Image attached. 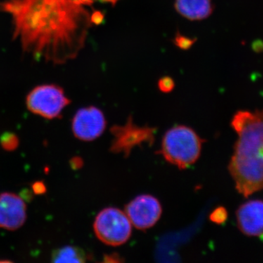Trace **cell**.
<instances>
[{"label":"cell","instance_id":"6da1fadb","mask_svg":"<svg viewBox=\"0 0 263 263\" xmlns=\"http://www.w3.org/2000/svg\"><path fill=\"white\" fill-rule=\"evenodd\" d=\"M75 0H1L13 35L36 60L62 65L84 47L94 13Z\"/></svg>","mask_w":263,"mask_h":263},{"label":"cell","instance_id":"7a4b0ae2","mask_svg":"<svg viewBox=\"0 0 263 263\" xmlns=\"http://www.w3.org/2000/svg\"><path fill=\"white\" fill-rule=\"evenodd\" d=\"M231 125L238 134L229 171L243 196L263 190V110L239 111Z\"/></svg>","mask_w":263,"mask_h":263},{"label":"cell","instance_id":"3957f363","mask_svg":"<svg viewBox=\"0 0 263 263\" xmlns=\"http://www.w3.org/2000/svg\"><path fill=\"white\" fill-rule=\"evenodd\" d=\"M202 142L192 128L175 126L164 134L160 154L179 169L188 168L200 157Z\"/></svg>","mask_w":263,"mask_h":263},{"label":"cell","instance_id":"277c9868","mask_svg":"<svg viewBox=\"0 0 263 263\" xmlns=\"http://www.w3.org/2000/svg\"><path fill=\"white\" fill-rule=\"evenodd\" d=\"M95 234L105 245L117 247L130 238L132 223L126 213L117 208L109 207L101 211L94 223Z\"/></svg>","mask_w":263,"mask_h":263},{"label":"cell","instance_id":"5b68a950","mask_svg":"<svg viewBox=\"0 0 263 263\" xmlns=\"http://www.w3.org/2000/svg\"><path fill=\"white\" fill-rule=\"evenodd\" d=\"M26 103L33 114L52 119L60 117L70 100L60 86L43 84L36 86L29 93Z\"/></svg>","mask_w":263,"mask_h":263},{"label":"cell","instance_id":"8992f818","mask_svg":"<svg viewBox=\"0 0 263 263\" xmlns=\"http://www.w3.org/2000/svg\"><path fill=\"white\" fill-rule=\"evenodd\" d=\"M113 140L110 151L113 153L122 154L129 157L133 148L141 146L143 143L152 146L155 143V128L144 126L139 127L129 117L124 125H115L110 129Z\"/></svg>","mask_w":263,"mask_h":263},{"label":"cell","instance_id":"52a82bcc","mask_svg":"<svg viewBox=\"0 0 263 263\" xmlns=\"http://www.w3.org/2000/svg\"><path fill=\"white\" fill-rule=\"evenodd\" d=\"M162 212L160 201L150 195H139L125 207L126 214L132 224L141 230L149 229L155 226Z\"/></svg>","mask_w":263,"mask_h":263},{"label":"cell","instance_id":"ba28073f","mask_svg":"<svg viewBox=\"0 0 263 263\" xmlns=\"http://www.w3.org/2000/svg\"><path fill=\"white\" fill-rule=\"evenodd\" d=\"M105 127V116L96 107L80 109L72 119V132L76 138L81 141H94L103 134Z\"/></svg>","mask_w":263,"mask_h":263},{"label":"cell","instance_id":"9c48e42d","mask_svg":"<svg viewBox=\"0 0 263 263\" xmlns=\"http://www.w3.org/2000/svg\"><path fill=\"white\" fill-rule=\"evenodd\" d=\"M26 217V205L22 198L12 193L0 195V228L18 229L23 226Z\"/></svg>","mask_w":263,"mask_h":263},{"label":"cell","instance_id":"30bf717a","mask_svg":"<svg viewBox=\"0 0 263 263\" xmlns=\"http://www.w3.org/2000/svg\"><path fill=\"white\" fill-rule=\"evenodd\" d=\"M238 228L249 236L263 235V201L250 200L237 211Z\"/></svg>","mask_w":263,"mask_h":263},{"label":"cell","instance_id":"8fae6325","mask_svg":"<svg viewBox=\"0 0 263 263\" xmlns=\"http://www.w3.org/2000/svg\"><path fill=\"white\" fill-rule=\"evenodd\" d=\"M176 9L190 20H201L209 17L212 12L211 0H176Z\"/></svg>","mask_w":263,"mask_h":263},{"label":"cell","instance_id":"7c38bea8","mask_svg":"<svg viewBox=\"0 0 263 263\" xmlns=\"http://www.w3.org/2000/svg\"><path fill=\"white\" fill-rule=\"evenodd\" d=\"M87 259L82 249L75 247H65L54 252L52 260L54 262H84Z\"/></svg>","mask_w":263,"mask_h":263},{"label":"cell","instance_id":"4fadbf2b","mask_svg":"<svg viewBox=\"0 0 263 263\" xmlns=\"http://www.w3.org/2000/svg\"><path fill=\"white\" fill-rule=\"evenodd\" d=\"M228 212L224 207H218L213 211L210 215V220L217 224H222L228 219Z\"/></svg>","mask_w":263,"mask_h":263},{"label":"cell","instance_id":"5bb4252c","mask_svg":"<svg viewBox=\"0 0 263 263\" xmlns=\"http://www.w3.org/2000/svg\"><path fill=\"white\" fill-rule=\"evenodd\" d=\"M158 86L162 92L168 93L174 89L175 83L171 78L163 77L159 81Z\"/></svg>","mask_w":263,"mask_h":263},{"label":"cell","instance_id":"9a60e30c","mask_svg":"<svg viewBox=\"0 0 263 263\" xmlns=\"http://www.w3.org/2000/svg\"><path fill=\"white\" fill-rule=\"evenodd\" d=\"M176 44L183 49H187L193 46V40L184 37V36H177L176 38Z\"/></svg>","mask_w":263,"mask_h":263},{"label":"cell","instance_id":"2e32d148","mask_svg":"<svg viewBox=\"0 0 263 263\" xmlns=\"http://www.w3.org/2000/svg\"><path fill=\"white\" fill-rule=\"evenodd\" d=\"M79 4L84 6L89 7L95 3H110L115 5L119 0H75Z\"/></svg>","mask_w":263,"mask_h":263},{"label":"cell","instance_id":"e0dca14e","mask_svg":"<svg viewBox=\"0 0 263 263\" xmlns=\"http://www.w3.org/2000/svg\"><path fill=\"white\" fill-rule=\"evenodd\" d=\"M123 259L118 254H111L106 256L105 258V262H122Z\"/></svg>","mask_w":263,"mask_h":263}]
</instances>
